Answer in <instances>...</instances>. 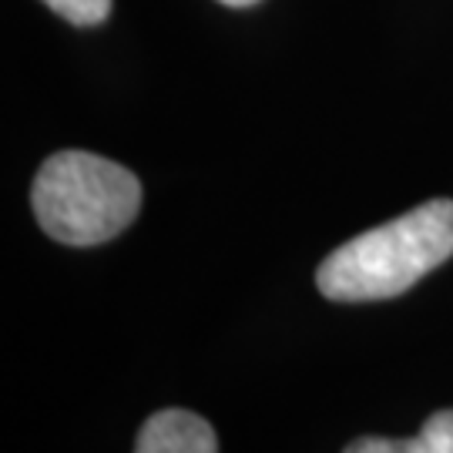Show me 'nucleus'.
Returning a JSON list of instances; mask_svg holds the SVG:
<instances>
[{"instance_id": "f257e3e1", "label": "nucleus", "mask_w": 453, "mask_h": 453, "mask_svg": "<svg viewBox=\"0 0 453 453\" xmlns=\"http://www.w3.org/2000/svg\"><path fill=\"white\" fill-rule=\"evenodd\" d=\"M453 256V202L434 198L393 222L340 245L316 273L333 303H376L403 296L423 275Z\"/></svg>"}, {"instance_id": "f03ea898", "label": "nucleus", "mask_w": 453, "mask_h": 453, "mask_svg": "<svg viewBox=\"0 0 453 453\" xmlns=\"http://www.w3.org/2000/svg\"><path fill=\"white\" fill-rule=\"evenodd\" d=\"M34 215L50 239L101 245L121 235L142 209V181L125 165L91 151H58L31 188Z\"/></svg>"}, {"instance_id": "7ed1b4c3", "label": "nucleus", "mask_w": 453, "mask_h": 453, "mask_svg": "<svg viewBox=\"0 0 453 453\" xmlns=\"http://www.w3.org/2000/svg\"><path fill=\"white\" fill-rule=\"evenodd\" d=\"M134 453H219V440L209 420L188 410H162L138 434Z\"/></svg>"}, {"instance_id": "20e7f679", "label": "nucleus", "mask_w": 453, "mask_h": 453, "mask_svg": "<svg viewBox=\"0 0 453 453\" xmlns=\"http://www.w3.org/2000/svg\"><path fill=\"white\" fill-rule=\"evenodd\" d=\"M342 453H453V410H440L410 440L359 437Z\"/></svg>"}, {"instance_id": "39448f33", "label": "nucleus", "mask_w": 453, "mask_h": 453, "mask_svg": "<svg viewBox=\"0 0 453 453\" xmlns=\"http://www.w3.org/2000/svg\"><path fill=\"white\" fill-rule=\"evenodd\" d=\"M54 14H61L67 24L95 27L111 14V0H44Z\"/></svg>"}, {"instance_id": "423d86ee", "label": "nucleus", "mask_w": 453, "mask_h": 453, "mask_svg": "<svg viewBox=\"0 0 453 453\" xmlns=\"http://www.w3.org/2000/svg\"><path fill=\"white\" fill-rule=\"evenodd\" d=\"M219 4H228V7H252V4H259V0H219Z\"/></svg>"}]
</instances>
